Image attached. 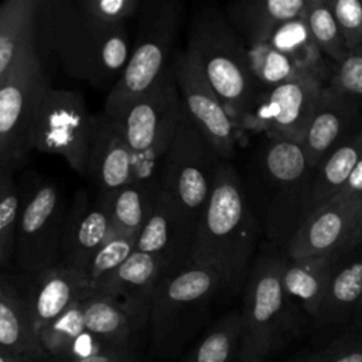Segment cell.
I'll return each mask as SVG.
<instances>
[{
    "instance_id": "11",
    "label": "cell",
    "mask_w": 362,
    "mask_h": 362,
    "mask_svg": "<svg viewBox=\"0 0 362 362\" xmlns=\"http://www.w3.org/2000/svg\"><path fill=\"white\" fill-rule=\"evenodd\" d=\"M92 115L82 93L49 88L34 122L31 150L59 154L72 170L86 175Z\"/></svg>"
},
{
    "instance_id": "21",
    "label": "cell",
    "mask_w": 362,
    "mask_h": 362,
    "mask_svg": "<svg viewBox=\"0 0 362 362\" xmlns=\"http://www.w3.org/2000/svg\"><path fill=\"white\" fill-rule=\"evenodd\" d=\"M86 175L107 192L134 181V158L117 123L103 113L92 115Z\"/></svg>"
},
{
    "instance_id": "26",
    "label": "cell",
    "mask_w": 362,
    "mask_h": 362,
    "mask_svg": "<svg viewBox=\"0 0 362 362\" xmlns=\"http://www.w3.org/2000/svg\"><path fill=\"white\" fill-rule=\"evenodd\" d=\"M362 297V247L345 253L335 267L315 321L320 325L352 321Z\"/></svg>"
},
{
    "instance_id": "44",
    "label": "cell",
    "mask_w": 362,
    "mask_h": 362,
    "mask_svg": "<svg viewBox=\"0 0 362 362\" xmlns=\"http://www.w3.org/2000/svg\"><path fill=\"white\" fill-rule=\"evenodd\" d=\"M301 362H331V358H329V354H328V352H324V354L311 355V356L305 358V359L301 361Z\"/></svg>"
},
{
    "instance_id": "34",
    "label": "cell",
    "mask_w": 362,
    "mask_h": 362,
    "mask_svg": "<svg viewBox=\"0 0 362 362\" xmlns=\"http://www.w3.org/2000/svg\"><path fill=\"white\" fill-rule=\"evenodd\" d=\"M304 20L320 51L335 64L341 62L348 54V48L328 0H311Z\"/></svg>"
},
{
    "instance_id": "24",
    "label": "cell",
    "mask_w": 362,
    "mask_h": 362,
    "mask_svg": "<svg viewBox=\"0 0 362 362\" xmlns=\"http://www.w3.org/2000/svg\"><path fill=\"white\" fill-rule=\"evenodd\" d=\"M38 0H4L0 6V78L37 51Z\"/></svg>"
},
{
    "instance_id": "23",
    "label": "cell",
    "mask_w": 362,
    "mask_h": 362,
    "mask_svg": "<svg viewBox=\"0 0 362 362\" xmlns=\"http://www.w3.org/2000/svg\"><path fill=\"white\" fill-rule=\"evenodd\" d=\"M311 0H252L228 4L226 18L246 48L267 44L284 23L304 17Z\"/></svg>"
},
{
    "instance_id": "31",
    "label": "cell",
    "mask_w": 362,
    "mask_h": 362,
    "mask_svg": "<svg viewBox=\"0 0 362 362\" xmlns=\"http://www.w3.org/2000/svg\"><path fill=\"white\" fill-rule=\"evenodd\" d=\"M83 300L72 304L59 317L40 329V341L54 362H71L79 341L86 334Z\"/></svg>"
},
{
    "instance_id": "18",
    "label": "cell",
    "mask_w": 362,
    "mask_h": 362,
    "mask_svg": "<svg viewBox=\"0 0 362 362\" xmlns=\"http://www.w3.org/2000/svg\"><path fill=\"white\" fill-rule=\"evenodd\" d=\"M113 235V222L99 195L92 199L86 191H76L64 225L61 264L86 273L93 255Z\"/></svg>"
},
{
    "instance_id": "32",
    "label": "cell",
    "mask_w": 362,
    "mask_h": 362,
    "mask_svg": "<svg viewBox=\"0 0 362 362\" xmlns=\"http://www.w3.org/2000/svg\"><path fill=\"white\" fill-rule=\"evenodd\" d=\"M242 315L230 311L221 317L185 362H230L240 344Z\"/></svg>"
},
{
    "instance_id": "37",
    "label": "cell",
    "mask_w": 362,
    "mask_h": 362,
    "mask_svg": "<svg viewBox=\"0 0 362 362\" xmlns=\"http://www.w3.org/2000/svg\"><path fill=\"white\" fill-rule=\"evenodd\" d=\"M327 85L358 103L362 102V47L348 51L345 58L335 64Z\"/></svg>"
},
{
    "instance_id": "46",
    "label": "cell",
    "mask_w": 362,
    "mask_h": 362,
    "mask_svg": "<svg viewBox=\"0 0 362 362\" xmlns=\"http://www.w3.org/2000/svg\"><path fill=\"white\" fill-rule=\"evenodd\" d=\"M0 362H23L20 358H17L16 355L0 349Z\"/></svg>"
},
{
    "instance_id": "42",
    "label": "cell",
    "mask_w": 362,
    "mask_h": 362,
    "mask_svg": "<svg viewBox=\"0 0 362 362\" xmlns=\"http://www.w3.org/2000/svg\"><path fill=\"white\" fill-rule=\"evenodd\" d=\"M338 195L345 198H362V157Z\"/></svg>"
},
{
    "instance_id": "35",
    "label": "cell",
    "mask_w": 362,
    "mask_h": 362,
    "mask_svg": "<svg viewBox=\"0 0 362 362\" xmlns=\"http://www.w3.org/2000/svg\"><path fill=\"white\" fill-rule=\"evenodd\" d=\"M252 71L262 88H274L303 76H311L303 72L284 54L279 52L269 44H260L247 48Z\"/></svg>"
},
{
    "instance_id": "29",
    "label": "cell",
    "mask_w": 362,
    "mask_h": 362,
    "mask_svg": "<svg viewBox=\"0 0 362 362\" xmlns=\"http://www.w3.org/2000/svg\"><path fill=\"white\" fill-rule=\"evenodd\" d=\"M88 335L102 346H130L139 331L126 310L113 298L92 291L82 301Z\"/></svg>"
},
{
    "instance_id": "4",
    "label": "cell",
    "mask_w": 362,
    "mask_h": 362,
    "mask_svg": "<svg viewBox=\"0 0 362 362\" xmlns=\"http://www.w3.org/2000/svg\"><path fill=\"white\" fill-rule=\"evenodd\" d=\"M187 47L197 54L208 81L238 127L264 89L252 71L245 42L222 10L204 6L191 18Z\"/></svg>"
},
{
    "instance_id": "39",
    "label": "cell",
    "mask_w": 362,
    "mask_h": 362,
    "mask_svg": "<svg viewBox=\"0 0 362 362\" xmlns=\"http://www.w3.org/2000/svg\"><path fill=\"white\" fill-rule=\"evenodd\" d=\"M82 10L92 18L105 24H126V20L137 16L141 0H78Z\"/></svg>"
},
{
    "instance_id": "40",
    "label": "cell",
    "mask_w": 362,
    "mask_h": 362,
    "mask_svg": "<svg viewBox=\"0 0 362 362\" xmlns=\"http://www.w3.org/2000/svg\"><path fill=\"white\" fill-rule=\"evenodd\" d=\"M71 362H139L130 346H98L88 354L76 355Z\"/></svg>"
},
{
    "instance_id": "45",
    "label": "cell",
    "mask_w": 362,
    "mask_h": 362,
    "mask_svg": "<svg viewBox=\"0 0 362 362\" xmlns=\"http://www.w3.org/2000/svg\"><path fill=\"white\" fill-rule=\"evenodd\" d=\"M352 322H354V327L355 328H359L362 327V297H361V301L358 304V308L354 314V318H352Z\"/></svg>"
},
{
    "instance_id": "25",
    "label": "cell",
    "mask_w": 362,
    "mask_h": 362,
    "mask_svg": "<svg viewBox=\"0 0 362 362\" xmlns=\"http://www.w3.org/2000/svg\"><path fill=\"white\" fill-rule=\"evenodd\" d=\"M344 253L331 252L320 256L288 259L286 256L281 279L287 294L301 303L314 320L318 317L329 281Z\"/></svg>"
},
{
    "instance_id": "7",
    "label": "cell",
    "mask_w": 362,
    "mask_h": 362,
    "mask_svg": "<svg viewBox=\"0 0 362 362\" xmlns=\"http://www.w3.org/2000/svg\"><path fill=\"white\" fill-rule=\"evenodd\" d=\"M182 4L175 0H141L136 41L115 88L107 93L110 112L146 92L173 64V48L181 25Z\"/></svg>"
},
{
    "instance_id": "14",
    "label": "cell",
    "mask_w": 362,
    "mask_h": 362,
    "mask_svg": "<svg viewBox=\"0 0 362 362\" xmlns=\"http://www.w3.org/2000/svg\"><path fill=\"white\" fill-rule=\"evenodd\" d=\"M173 68L185 115L218 154L230 161L236 151L240 130L229 117L208 81L197 54L187 47L175 54Z\"/></svg>"
},
{
    "instance_id": "8",
    "label": "cell",
    "mask_w": 362,
    "mask_h": 362,
    "mask_svg": "<svg viewBox=\"0 0 362 362\" xmlns=\"http://www.w3.org/2000/svg\"><path fill=\"white\" fill-rule=\"evenodd\" d=\"M222 160L182 109L174 140L161 161L158 187L198 223L211 198Z\"/></svg>"
},
{
    "instance_id": "17",
    "label": "cell",
    "mask_w": 362,
    "mask_h": 362,
    "mask_svg": "<svg viewBox=\"0 0 362 362\" xmlns=\"http://www.w3.org/2000/svg\"><path fill=\"white\" fill-rule=\"evenodd\" d=\"M167 274L164 260L136 250L120 267L99 280L92 291L117 301L140 329L150 321L156 291Z\"/></svg>"
},
{
    "instance_id": "19",
    "label": "cell",
    "mask_w": 362,
    "mask_h": 362,
    "mask_svg": "<svg viewBox=\"0 0 362 362\" xmlns=\"http://www.w3.org/2000/svg\"><path fill=\"white\" fill-rule=\"evenodd\" d=\"M359 103L325 85L317 109L311 117L303 141L300 143L308 165L315 171L318 165L358 129Z\"/></svg>"
},
{
    "instance_id": "2",
    "label": "cell",
    "mask_w": 362,
    "mask_h": 362,
    "mask_svg": "<svg viewBox=\"0 0 362 362\" xmlns=\"http://www.w3.org/2000/svg\"><path fill=\"white\" fill-rule=\"evenodd\" d=\"M262 236L242 177L230 161L222 160L197 225L192 263L212 267L221 277L222 293L238 294L243 291Z\"/></svg>"
},
{
    "instance_id": "36",
    "label": "cell",
    "mask_w": 362,
    "mask_h": 362,
    "mask_svg": "<svg viewBox=\"0 0 362 362\" xmlns=\"http://www.w3.org/2000/svg\"><path fill=\"white\" fill-rule=\"evenodd\" d=\"M137 236L133 233H115L93 255L86 269V276L93 287L99 280L120 267L134 252Z\"/></svg>"
},
{
    "instance_id": "27",
    "label": "cell",
    "mask_w": 362,
    "mask_h": 362,
    "mask_svg": "<svg viewBox=\"0 0 362 362\" xmlns=\"http://www.w3.org/2000/svg\"><path fill=\"white\" fill-rule=\"evenodd\" d=\"M361 157L362 127L342 141L314 171L307 218L341 192Z\"/></svg>"
},
{
    "instance_id": "43",
    "label": "cell",
    "mask_w": 362,
    "mask_h": 362,
    "mask_svg": "<svg viewBox=\"0 0 362 362\" xmlns=\"http://www.w3.org/2000/svg\"><path fill=\"white\" fill-rule=\"evenodd\" d=\"M359 247H362V223H361V226H359L356 235H355L354 239L351 240V243H349V246H348V249H346V253H348V252H352V250H355V249H359Z\"/></svg>"
},
{
    "instance_id": "15",
    "label": "cell",
    "mask_w": 362,
    "mask_h": 362,
    "mask_svg": "<svg viewBox=\"0 0 362 362\" xmlns=\"http://www.w3.org/2000/svg\"><path fill=\"white\" fill-rule=\"evenodd\" d=\"M362 223V198L334 197L310 215L286 249L288 259L320 256L346 249Z\"/></svg>"
},
{
    "instance_id": "20",
    "label": "cell",
    "mask_w": 362,
    "mask_h": 362,
    "mask_svg": "<svg viewBox=\"0 0 362 362\" xmlns=\"http://www.w3.org/2000/svg\"><path fill=\"white\" fill-rule=\"evenodd\" d=\"M27 276L23 293L37 332L92 293L90 281L83 272L61 263Z\"/></svg>"
},
{
    "instance_id": "30",
    "label": "cell",
    "mask_w": 362,
    "mask_h": 362,
    "mask_svg": "<svg viewBox=\"0 0 362 362\" xmlns=\"http://www.w3.org/2000/svg\"><path fill=\"white\" fill-rule=\"evenodd\" d=\"M267 44L284 54L303 72L324 85L328 83L332 69L327 65L324 54L317 47L304 17L281 24L273 33Z\"/></svg>"
},
{
    "instance_id": "41",
    "label": "cell",
    "mask_w": 362,
    "mask_h": 362,
    "mask_svg": "<svg viewBox=\"0 0 362 362\" xmlns=\"http://www.w3.org/2000/svg\"><path fill=\"white\" fill-rule=\"evenodd\" d=\"M327 352L331 362H362V337L341 338Z\"/></svg>"
},
{
    "instance_id": "16",
    "label": "cell",
    "mask_w": 362,
    "mask_h": 362,
    "mask_svg": "<svg viewBox=\"0 0 362 362\" xmlns=\"http://www.w3.org/2000/svg\"><path fill=\"white\" fill-rule=\"evenodd\" d=\"M197 225L158 187L154 209L137 236L136 250L158 256L164 260L168 274L194 266Z\"/></svg>"
},
{
    "instance_id": "6",
    "label": "cell",
    "mask_w": 362,
    "mask_h": 362,
    "mask_svg": "<svg viewBox=\"0 0 362 362\" xmlns=\"http://www.w3.org/2000/svg\"><path fill=\"white\" fill-rule=\"evenodd\" d=\"M286 256L264 253L253 262L243 287L239 362H266L296 329L293 298L281 273Z\"/></svg>"
},
{
    "instance_id": "33",
    "label": "cell",
    "mask_w": 362,
    "mask_h": 362,
    "mask_svg": "<svg viewBox=\"0 0 362 362\" xmlns=\"http://www.w3.org/2000/svg\"><path fill=\"white\" fill-rule=\"evenodd\" d=\"M21 208V192L14 171L0 168V264L7 269L17 252V226Z\"/></svg>"
},
{
    "instance_id": "3",
    "label": "cell",
    "mask_w": 362,
    "mask_h": 362,
    "mask_svg": "<svg viewBox=\"0 0 362 362\" xmlns=\"http://www.w3.org/2000/svg\"><path fill=\"white\" fill-rule=\"evenodd\" d=\"M313 177L300 143L267 139L250 158L246 197L263 236L279 250L286 252L307 218Z\"/></svg>"
},
{
    "instance_id": "12",
    "label": "cell",
    "mask_w": 362,
    "mask_h": 362,
    "mask_svg": "<svg viewBox=\"0 0 362 362\" xmlns=\"http://www.w3.org/2000/svg\"><path fill=\"white\" fill-rule=\"evenodd\" d=\"M324 86L313 76H303L263 89L238 127L264 133L270 140L301 143Z\"/></svg>"
},
{
    "instance_id": "13",
    "label": "cell",
    "mask_w": 362,
    "mask_h": 362,
    "mask_svg": "<svg viewBox=\"0 0 362 362\" xmlns=\"http://www.w3.org/2000/svg\"><path fill=\"white\" fill-rule=\"evenodd\" d=\"M219 293L221 277L212 267L194 264L167 274L156 291L150 311L154 344L158 346L195 324Z\"/></svg>"
},
{
    "instance_id": "5",
    "label": "cell",
    "mask_w": 362,
    "mask_h": 362,
    "mask_svg": "<svg viewBox=\"0 0 362 362\" xmlns=\"http://www.w3.org/2000/svg\"><path fill=\"white\" fill-rule=\"evenodd\" d=\"M120 127L134 158V181H158L182 113L173 64L143 93L105 112Z\"/></svg>"
},
{
    "instance_id": "28",
    "label": "cell",
    "mask_w": 362,
    "mask_h": 362,
    "mask_svg": "<svg viewBox=\"0 0 362 362\" xmlns=\"http://www.w3.org/2000/svg\"><path fill=\"white\" fill-rule=\"evenodd\" d=\"M98 195L110 215L115 233L139 235L154 209L158 181H133Z\"/></svg>"
},
{
    "instance_id": "10",
    "label": "cell",
    "mask_w": 362,
    "mask_h": 362,
    "mask_svg": "<svg viewBox=\"0 0 362 362\" xmlns=\"http://www.w3.org/2000/svg\"><path fill=\"white\" fill-rule=\"evenodd\" d=\"M68 209L57 184L34 175L21 192L16 262L24 274L61 263V242Z\"/></svg>"
},
{
    "instance_id": "22",
    "label": "cell",
    "mask_w": 362,
    "mask_h": 362,
    "mask_svg": "<svg viewBox=\"0 0 362 362\" xmlns=\"http://www.w3.org/2000/svg\"><path fill=\"white\" fill-rule=\"evenodd\" d=\"M0 349L23 362H49L23 290L4 272L0 279Z\"/></svg>"
},
{
    "instance_id": "38",
    "label": "cell",
    "mask_w": 362,
    "mask_h": 362,
    "mask_svg": "<svg viewBox=\"0 0 362 362\" xmlns=\"http://www.w3.org/2000/svg\"><path fill=\"white\" fill-rule=\"evenodd\" d=\"M348 51L362 47V0H328Z\"/></svg>"
},
{
    "instance_id": "9",
    "label": "cell",
    "mask_w": 362,
    "mask_h": 362,
    "mask_svg": "<svg viewBox=\"0 0 362 362\" xmlns=\"http://www.w3.org/2000/svg\"><path fill=\"white\" fill-rule=\"evenodd\" d=\"M49 88L40 54L0 78V168L16 171L24 163L35 117Z\"/></svg>"
},
{
    "instance_id": "1",
    "label": "cell",
    "mask_w": 362,
    "mask_h": 362,
    "mask_svg": "<svg viewBox=\"0 0 362 362\" xmlns=\"http://www.w3.org/2000/svg\"><path fill=\"white\" fill-rule=\"evenodd\" d=\"M37 51L54 54L65 74L112 90L130 57L126 24L92 18L78 0H38Z\"/></svg>"
}]
</instances>
